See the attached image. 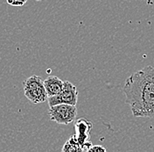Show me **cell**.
I'll list each match as a JSON object with an SVG mask.
<instances>
[{
	"instance_id": "1",
	"label": "cell",
	"mask_w": 154,
	"mask_h": 152,
	"mask_svg": "<svg viewBox=\"0 0 154 152\" xmlns=\"http://www.w3.org/2000/svg\"><path fill=\"white\" fill-rule=\"evenodd\" d=\"M123 91L134 117L154 118L153 67H144L127 77Z\"/></svg>"
},
{
	"instance_id": "10",
	"label": "cell",
	"mask_w": 154,
	"mask_h": 152,
	"mask_svg": "<svg viewBox=\"0 0 154 152\" xmlns=\"http://www.w3.org/2000/svg\"><path fill=\"white\" fill-rule=\"evenodd\" d=\"M35 1H42V0H35Z\"/></svg>"
},
{
	"instance_id": "9",
	"label": "cell",
	"mask_w": 154,
	"mask_h": 152,
	"mask_svg": "<svg viewBox=\"0 0 154 152\" xmlns=\"http://www.w3.org/2000/svg\"><path fill=\"white\" fill-rule=\"evenodd\" d=\"M86 152H107V150L102 145H92Z\"/></svg>"
},
{
	"instance_id": "4",
	"label": "cell",
	"mask_w": 154,
	"mask_h": 152,
	"mask_svg": "<svg viewBox=\"0 0 154 152\" xmlns=\"http://www.w3.org/2000/svg\"><path fill=\"white\" fill-rule=\"evenodd\" d=\"M78 101V91L75 85L69 81H63V88L56 96L48 99V105L53 106L59 104L76 105Z\"/></svg>"
},
{
	"instance_id": "6",
	"label": "cell",
	"mask_w": 154,
	"mask_h": 152,
	"mask_svg": "<svg viewBox=\"0 0 154 152\" xmlns=\"http://www.w3.org/2000/svg\"><path fill=\"white\" fill-rule=\"evenodd\" d=\"M44 86L48 98L54 97L61 92L63 88V81L58 76H49L44 80Z\"/></svg>"
},
{
	"instance_id": "5",
	"label": "cell",
	"mask_w": 154,
	"mask_h": 152,
	"mask_svg": "<svg viewBox=\"0 0 154 152\" xmlns=\"http://www.w3.org/2000/svg\"><path fill=\"white\" fill-rule=\"evenodd\" d=\"M93 128V124L85 118H80L75 122V137L78 143L81 145L83 152H86L91 146L90 142V131Z\"/></svg>"
},
{
	"instance_id": "7",
	"label": "cell",
	"mask_w": 154,
	"mask_h": 152,
	"mask_svg": "<svg viewBox=\"0 0 154 152\" xmlns=\"http://www.w3.org/2000/svg\"><path fill=\"white\" fill-rule=\"evenodd\" d=\"M61 152H83V150L76 141L75 135H72L63 145Z\"/></svg>"
},
{
	"instance_id": "2",
	"label": "cell",
	"mask_w": 154,
	"mask_h": 152,
	"mask_svg": "<svg viewBox=\"0 0 154 152\" xmlns=\"http://www.w3.org/2000/svg\"><path fill=\"white\" fill-rule=\"evenodd\" d=\"M23 88L26 98L32 104H39L48 100L44 81L40 76L33 75L28 77L23 82Z\"/></svg>"
},
{
	"instance_id": "3",
	"label": "cell",
	"mask_w": 154,
	"mask_h": 152,
	"mask_svg": "<svg viewBox=\"0 0 154 152\" xmlns=\"http://www.w3.org/2000/svg\"><path fill=\"white\" fill-rule=\"evenodd\" d=\"M48 116L52 121L60 125H68L76 120V105L59 104L49 106Z\"/></svg>"
},
{
	"instance_id": "8",
	"label": "cell",
	"mask_w": 154,
	"mask_h": 152,
	"mask_svg": "<svg viewBox=\"0 0 154 152\" xmlns=\"http://www.w3.org/2000/svg\"><path fill=\"white\" fill-rule=\"evenodd\" d=\"M6 2L11 6L21 7V6H23L27 2V0H6Z\"/></svg>"
}]
</instances>
